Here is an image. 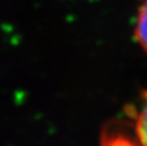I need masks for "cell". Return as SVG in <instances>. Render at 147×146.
I'll return each instance as SVG.
<instances>
[{"instance_id": "obj_1", "label": "cell", "mask_w": 147, "mask_h": 146, "mask_svg": "<svg viewBox=\"0 0 147 146\" xmlns=\"http://www.w3.org/2000/svg\"><path fill=\"white\" fill-rule=\"evenodd\" d=\"M100 146H140L136 135H127L125 130L115 124L103 128L100 137Z\"/></svg>"}, {"instance_id": "obj_2", "label": "cell", "mask_w": 147, "mask_h": 146, "mask_svg": "<svg viewBox=\"0 0 147 146\" xmlns=\"http://www.w3.org/2000/svg\"><path fill=\"white\" fill-rule=\"evenodd\" d=\"M133 36L140 48L147 53V0H142L138 8Z\"/></svg>"}, {"instance_id": "obj_3", "label": "cell", "mask_w": 147, "mask_h": 146, "mask_svg": "<svg viewBox=\"0 0 147 146\" xmlns=\"http://www.w3.org/2000/svg\"><path fill=\"white\" fill-rule=\"evenodd\" d=\"M142 108L134 116V135L140 146H147V90L142 91Z\"/></svg>"}]
</instances>
